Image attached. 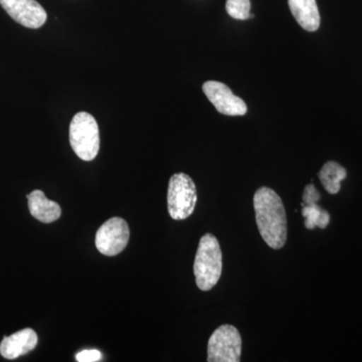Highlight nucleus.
Returning <instances> with one entry per match:
<instances>
[{
	"label": "nucleus",
	"mask_w": 362,
	"mask_h": 362,
	"mask_svg": "<svg viewBox=\"0 0 362 362\" xmlns=\"http://www.w3.org/2000/svg\"><path fill=\"white\" fill-rule=\"evenodd\" d=\"M257 226L266 244L274 250L282 249L287 240V216L277 192L259 187L254 195Z\"/></svg>",
	"instance_id": "f257e3e1"
},
{
	"label": "nucleus",
	"mask_w": 362,
	"mask_h": 362,
	"mask_svg": "<svg viewBox=\"0 0 362 362\" xmlns=\"http://www.w3.org/2000/svg\"><path fill=\"white\" fill-rule=\"evenodd\" d=\"M223 271V254L220 243L211 233L199 240L195 255L194 272L195 282L202 291H209L218 284Z\"/></svg>",
	"instance_id": "f03ea898"
},
{
	"label": "nucleus",
	"mask_w": 362,
	"mask_h": 362,
	"mask_svg": "<svg viewBox=\"0 0 362 362\" xmlns=\"http://www.w3.org/2000/svg\"><path fill=\"white\" fill-rule=\"evenodd\" d=\"M70 143L74 152L82 160L92 161L100 149L99 126L87 112L76 114L70 124Z\"/></svg>",
	"instance_id": "7ed1b4c3"
},
{
	"label": "nucleus",
	"mask_w": 362,
	"mask_h": 362,
	"mask_svg": "<svg viewBox=\"0 0 362 362\" xmlns=\"http://www.w3.org/2000/svg\"><path fill=\"white\" fill-rule=\"evenodd\" d=\"M197 202L194 180L185 173H175L169 180L168 192V213L175 221L192 216Z\"/></svg>",
	"instance_id": "20e7f679"
},
{
	"label": "nucleus",
	"mask_w": 362,
	"mask_h": 362,
	"mask_svg": "<svg viewBox=\"0 0 362 362\" xmlns=\"http://www.w3.org/2000/svg\"><path fill=\"white\" fill-rule=\"evenodd\" d=\"M242 356V337L233 325H221L214 330L207 344V361L239 362Z\"/></svg>",
	"instance_id": "39448f33"
},
{
	"label": "nucleus",
	"mask_w": 362,
	"mask_h": 362,
	"mask_svg": "<svg viewBox=\"0 0 362 362\" xmlns=\"http://www.w3.org/2000/svg\"><path fill=\"white\" fill-rule=\"evenodd\" d=\"M130 230L123 218H112L100 226L95 244L105 256H116L124 251L129 242Z\"/></svg>",
	"instance_id": "423d86ee"
},
{
	"label": "nucleus",
	"mask_w": 362,
	"mask_h": 362,
	"mask_svg": "<svg viewBox=\"0 0 362 362\" xmlns=\"http://www.w3.org/2000/svg\"><path fill=\"white\" fill-rule=\"evenodd\" d=\"M202 90L221 114L226 116H244L247 113V105L244 100L233 95L232 90L223 83L207 81L202 86Z\"/></svg>",
	"instance_id": "0eeeda50"
},
{
	"label": "nucleus",
	"mask_w": 362,
	"mask_h": 362,
	"mask_svg": "<svg viewBox=\"0 0 362 362\" xmlns=\"http://www.w3.org/2000/svg\"><path fill=\"white\" fill-rule=\"evenodd\" d=\"M2 8L11 18L25 28H42L47 21V13L37 0H0Z\"/></svg>",
	"instance_id": "6e6552de"
},
{
	"label": "nucleus",
	"mask_w": 362,
	"mask_h": 362,
	"mask_svg": "<svg viewBox=\"0 0 362 362\" xmlns=\"http://www.w3.org/2000/svg\"><path fill=\"white\" fill-rule=\"evenodd\" d=\"M37 341L39 338L35 331L25 328L4 338L0 343V354L6 359L18 358L35 349Z\"/></svg>",
	"instance_id": "1a4fd4ad"
},
{
	"label": "nucleus",
	"mask_w": 362,
	"mask_h": 362,
	"mask_svg": "<svg viewBox=\"0 0 362 362\" xmlns=\"http://www.w3.org/2000/svg\"><path fill=\"white\" fill-rule=\"evenodd\" d=\"M28 209L33 218L44 223H51L58 221L62 214L61 206L57 202L49 201L44 192L37 189L26 195Z\"/></svg>",
	"instance_id": "9d476101"
},
{
	"label": "nucleus",
	"mask_w": 362,
	"mask_h": 362,
	"mask_svg": "<svg viewBox=\"0 0 362 362\" xmlns=\"http://www.w3.org/2000/svg\"><path fill=\"white\" fill-rule=\"evenodd\" d=\"M295 20L307 32H316L320 26V13L316 0H288Z\"/></svg>",
	"instance_id": "9b49d317"
},
{
	"label": "nucleus",
	"mask_w": 362,
	"mask_h": 362,
	"mask_svg": "<svg viewBox=\"0 0 362 362\" xmlns=\"http://www.w3.org/2000/svg\"><path fill=\"white\" fill-rule=\"evenodd\" d=\"M318 176L326 192L330 194H337L341 187L340 183L346 178L347 173L346 169L337 162L329 161L324 164Z\"/></svg>",
	"instance_id": "f8f14e48"
},
{
	"label": "nucleus",
	"mask_w": 362,
	"mask_h": 362,
	"mask_svg": "<svg viewBox=\"0 0 362 362\" xmlns=\"http://www.w3.org/2000/svg\"><path fill=\"white\" fill-rule=\"evenodd\" d=\"M302 216L305 218V226L308 230L315 228H325L329 225L330 214L318 204H302Z\"/></svg>",
	"instance_id": "ddd939ff"
},
{
	"label": "nucleus",
	"mask_w": 362,
	"mask_h": 362,
	"mask_svg": "<svg viewBox=\"0 0 362 362\" xmlns=\"http://www.w3.org/2000/svg\"><path fill=\"white\" fill-rule=\"evenodd\" d=\"M226 9L235 20L246 21L251 14V0H226Z\"/></svg>",
	"instance_id": "4468645a"
},
{
	"label": "nucleus",
	"mask_w": 362,
	"mask_h": 362,
	"mask_svg": "<svg viewBox=\"0 0 362 362\" xmlns=\"http://www.w3.org/2000/svg\"><path fill=\"white\" fill-rule=\"evenodd\" d=\"M102 354L97 349H85L78 352L76 359L78 362H96L101 361Z\"/></svg>",
	"instance_id": "2eb2a0df"
},
{
	"label": "nucleus",
	"mask_w": 362,
	"mask_h": 362,
	"mask_svg": "<svg viewBox=\"0 0 362 362\" xmlns=\"http://www.w3.org/2000/svg\"><path fill=\"white\" fill-rule=\"evenodd\" d=\"M302 199H303V204H307V206H309V204H315L319 202V199H320V194H319L318 190L316 189L315 185L310 183V185L305 187Z\"/></svg>",
	"instance_id": "dca6fc26"
}]
</instances>
